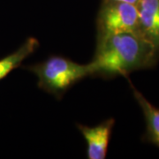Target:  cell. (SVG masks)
<instances>
[{
	"label": "cell",
	"instance_id": "obj_1",
	"mask_svg": "<svg viewBox=\"0 0 159 159\" xmlns=\"http://www.w3.org/2000/svg\"><path fill=\"white\" fill-rule=\"evenodd\" d=\"M158 61L159 54L154 46L138 32H122L97 43L95 56L89 64L92 77L111 79L152 68Z\"/></svg>",
	"mask_w": 159,
	"mask_h": 159
},
{
	"label": "cell",
	"instance_id": "obj_2",
	"mask_svg": "<svg viewBox=\"0 0 159 159\" xmlns=\"http://www.w3.org/2000/svg\"><path fill=\"white\" fill-rule=\"evenodd\" d=\"M21 67L37 77L40 89L54 96L57 100H61L65 93L75 83L92 77L89 63L80 65L63 56H50L43 62Z\"/></svg>",
	"mask_w": 159,
	"mask_h": 159
},
{
	"label": "cell",
	"instance_id": "obj_3",
	"mask_svg": "<svg viewBox=\"0 0 159 159\" xmlns=\"http://www.w3.org/2000/svg\"><path fill=\"white\" fill-rule=\"evenodd\" d=\"M136 5L118 0H102L97 17V43L122 32H138Z\"/></svg>",
	"mask_w": 159,
	"mask_h": 159
},
{
	"label": "cell",
	"instance_id": "obj_4",
	"mask_svg": "<svg viewBox=\"0 0 159 159\" xmlns=\"http://www.w3.org/2000/svg\"><path fill=\"white\" fill-rule=\"evenodd\" d=\"M114 125L115 119L113 118L106 119L95 126H89L81 124L76 125L87 143L88 158H106Z\"/></svg>",
	"mask_w": 159,
	"mask_h": 159
},
{
	"label": "cell",
	"instance_id": "obj_5",
	"mask_svg": "<svg viewBox=\"0 0 159 159\" xmlns=\"http://www.w3.org/2000/svg\"><path fill=\"white\" fill-rule=\"evenodd\" d=\"M138 33L148 41L159 54V0H139Z\"/></svg>",
	"mask_w": 159,
	"mask_h": 159
},
{
	"label": "cell",
	"instance_id": "obj_6",
	"mask_svg": "<svg viewBox=\"0 0 159 159\" xmlns=\"http://www.w3.org/2000/svg\"><path fill=\"white\" fill-rule=\"evenodd\" d=\"M134 97L142 109L146 122V132L142 141L159 147V108L148 102L146 97L131 84Z\"/></svg>",
	"mask_w": 159,
	"mask_h": 159
},
{
	"label": "cell",
	"instance_id": "obj_7",
	"mask_svg": "<svg viewBox=\"0 0 159 159\" xmlns=\"http://www.w3.org/2000/svg\"><path fill=\"white\" fill-rule=\"evenodd\" d=\"M39 47V41L29 37L17 50L0 58V81L6 79L13 70L22 66L23 61Z\"/></svg>",
	"mask_w": 159,
	"mask_h": 159
},
{
	"label": "cell",
	"instance_id": "obj_8",
	"mask_svg": "<svg viewBox=\"0 0 159 159\" xmlns=\"http://www.w3.org/2000/svg\"><path fill=\"white\" fill-rule=\"evenodd\" d=\"M118 1H123V2H127V3H131V4L136 5L139 0H118Z\"/></svg>",
	"mask_w": 159,
	"mask_h": 159
}]
</instances>
